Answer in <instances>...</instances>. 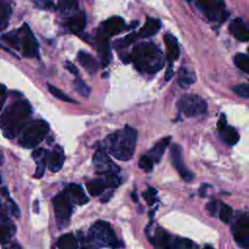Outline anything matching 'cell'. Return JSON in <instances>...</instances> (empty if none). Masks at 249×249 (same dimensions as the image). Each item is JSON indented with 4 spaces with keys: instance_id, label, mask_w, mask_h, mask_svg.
Listing matches in <instances>:
<instances>
[{
    "instance_id": "obj_1",
    "label": "cell",
    "mask_w": 249,
    "mask_h": 249,
    "mask_svg": "<svg viewBox=\"0 0 249 249\" xmlns=\"http://www.w3.org/2000/svg\"><path fill=\"white\" fill-rule=\"evenodd\" d=\"M32 113L27 100H16L9 104L1 115V128L5 137L13 139L18 136Z\"/></svg>"
},
{
    "instance_id": "obj_2",
    "label": "cell",
    "mask_w": 249,
    "mask_h": 249,
    "mask_svg": "<svg viewBox=\"0 0 249 249\" xmlns=\"http://www.w3.org/2000/svg\"><path fill=\"white\" fill-rule=\"evenodd\" d=\"M136 140L137 131L125 125L123 129L108 135L104 140V145L107 152L113 158L121 161H126L134 155Z\"/></svg>"
},
{
    "instance_id": "obj_3",
    "label": "cell",
    "mask_w": 249,
    "mask_h": 249,
    "mask_svg": "<svg viewBox=\"0 0 249 249\" xmlns=\"http://www.w3.org/2000/svg\"><path fill=\"white\" fill-rule=\"evenodd\" d=\"M130 59L141 73L156 74L163 67V56L160 48L152 42H142L132 50Z\"/></svg>"
},
{
    "instance_id": "obj_4",
    "label": "cell",
    "mask_w": 249,
    "mask_h": 249,
    "mask_svg": "<svg viewBox=\"0 0 249 249\" xmlns=\"http://www.w3.org/2000/svg\"><path fill=\"white\" fill-rule=\"evenodd\" d=\"M2 38L10 46L18 51H20L22 55L25 57L31 58L37 56L38 54V42L26 23H24L18 30H13L7 34H4Z\"/></svg>"
},
{
    "instance_id": "obj_5",
    "label": "cell",
    "mask_w": 249,
    "mask_h": 249,
    "mask_svg": "<svg viewBox=\"0 0 249 249\" xmlns=\"http://www.w3.org/2000/svg\"><path fill=\"white\" fill-rule=\"evenodd\" d=\"M49 130L50 126L47 122L43 120L30 121L18 134V144L27 149L34 148L47 137Z\"/></svg>"
},
{
    "instance_id": "obj_6",
    "label": "cell",
    "mask_w": 249,
    "mask_h": 249,
    "mask_svg": "<svg viewBox=\"0 0 249 249\" xmlns=\"http://www.w3.org/2000/svg\"><path fill=\"white\" fill-rule=\"evenodd\" d=\"M89 241L96 247H121V242L118 240L115 231H113L110 224L105 221H97L94 223L89 231Z\"/></svg>"
},
{
    "instance_id": "obj_7",
    "label": "cell",
    "mask_w": 249,
    "mask_h": 249,
    "mask_svg": "<svg viewBox=\"0 0 249 249\" xmlns=\"http://www.w3.org/2000/svg\"><path fill=\"white\" fill-rule=\"evenodd\" d=\"M150 241L158 249H192L193 242L190 239L181 237H172L164 230L158 228L155 233L150 237Z\"/></svg>"
},
{
    "instance_id": "obj_8",
    "label": "cell",
    "mask_w": 249,
    "mask_h": 249,
    "mask_svg": "<svg viewBox=\"0 0 249 249\" xmlns=\"http://www.w3.org/2000/svg\"><path fill=\"white\" fill-rule=\"evenodd\" d=\"M178 110L187 117L202 115L207 110L206 101L196 94H185L177 102Z\"/></svg>"
},
{
    "instance_id": "obj_9",
    "label": "cell",
    "mask_w": 249,
    "mask_h": 249,
    "mask_svg": "<svg viewBox=\"0 0 249 249\" xmlns=\"http://www.w3.org/2000/svg\"><path fill=\"white\" fill-rule=\"evenodd\" d=\"M231 232L235 242L242 248L249 247V214L239 212L233 219Z\"/></svg>"
},
{
    "instance_id": "obj_10",
    "label": "cell",
    "mask_w": 249,
    "mask_h": 249,
    "mask_svg": "<svg viewBox=\"0 0 249 249\" xmlns=\"http://www.w3.org/2000/svg\"><path fill=\"white\" fill-rule=\"evenodd\" d=\"M197 9L211 21L223 22L228 18V12L223 1H197Z\"/></svg>"
},
{
    "instance_id": "obj_11",
    "label": "cell",
    "mask_w": 249,
    "mask_h": 249,
    "mask_svg": "<svg viewBox=\"0 0 249 249\" xmlns=\"http://www.w3.org/2000/svg\"><path fill=\"white\" fill-rule=\"evenodd\" d=\"M53 210L57 223L64 227L67 225L70 220L72 211H73V203L66 196L64 191L60 192L53 197Z\"/></svg>"
},
{
    "instance_id": "obj_12",
    "label": "cell",
    "mask_w": 249,
    "mask_h": 249,
    "mask_svg": "<svg viewBox=\"0 0 249 249\" xmlns=\"http://www.w3.org/2000/svg\"><path fill=\"white\" fill-rule=\"evenodd\" d=\"M92 164L94 170L98 174L110 175V174H117L120 170L119 166H117L109 158L108 154L106 153L104 148H99L95 152L92 158Z\"/></svg>"
},
{
    "instance_id": "obj_13",
    "label": "cell",
    "mask_w": 249,
    "mask_h": 249,
    "mask_svg": "<svg viewBox=\"0 0 249 249\" xmlns=\"http://www.w3.org/2000/svg\"><path fill=\"white\" fill-rule=\"evenodd\" d=\"M170 160L172 165L176 168L183 180L190 182L195 177L194 173L184 165L182 148L178 144H173L170 148Z\"/></svg>"
},
{
    "instance_id": "obj_14",
    "label": "cell",
    "mask_w": 249,
    "mask_h": 249,
    "mask_svg": "<svg viewBox=\"0 0 249 249\" xmlns=\"http://www.w3.org/2000/svg\"><path fill=\"white\" fill-rule=\"evenodd\" d=\"M124 18L118 16H114L100 24L98 34H101L106 38H109L111 36H114L120 33L124 29Z\"/></svg>"
},
{
    "instance_id": "obj_15",
    "label": "cell",
    "mask_w": 249,
    "mask_h": 249,
    "mask_svg": "<svg viewBox=\"0 0 249 249\" xmlns=\"http://www.w3.org/2000/svg\"><path fill=\"white\" fill-rule=\"evenodd\" d=\"M63 191L66 194V196L69 197V199L72 201L73 204L83 205V204L88 203V201H89V198L86 196L84 189L79 184L72 183V184L68 185Z\"/></svg>"
},
{
    "instance_id": "obj_16",
    "label": "cell",
    "mask_w": 249,
    "mask_h": 249,
    "mask_svg": "<svg viewBox=\"0 0 249 249\" xmlns=\"http://www.w3.org/2000/svg\"><path fill=\"white\" fill-rule=\"evenodd\" d=\"M64 159H65V156H64L63 149L59 145H56L53 149V151L49 153L48 161H47L48 168L53 172H58L63 165Z\"/></svg>"
},
{
    "instance_id": "obj_17",
    "label": "cell",
    "mask_w": 249,
    "mask_h": 249,
    "mask_svg": "<svg viewBox=\"0 0 249 249\" xmlns=\"http://www.w3.org/2000/svg\"><path fill=\"white\" fill-rule=\"evenodd\" d=\"M231 34L237 40L249 41V28L241 18H234L229 26Z\"/></svg>"
},
{
    "instance_id": "obj_18",
    "label": "cell",
    "mask_w": 249,
    "mask_h": 249,
    "mask_svg": "<svg viewBox=\"0 0 249 249\" xmlns=\"http://www.w3.org/2000/svg\"><path fill=\"white\" fill-rule=\"evenodd\" d=\"M49 151L45 150L43 148L36 149L32 153V158L36 162V171L34 174V177L37 179H40L43 177L46 166L48 165V156H49Z\"/></svg>"
},
{
    "instance_id": "obj_19",
    "label": "cell",
    "mask_w": 249,
    "mask_h": 249,
    "mask_svg": "<svg viewBox=\"0 0 249 249\" xmlns=\"http://www.w3.org/2000/svg\"><path fill=\"white\" fill-rule=\"evenodd\" d=\"M97 53L101 61V66L106 67L110 63L111 51L108 38L101 34H98L97 36Z\"/></svg>"
},
{
    "instance_id": "obj_20",
    "label": "cell",
    "mask_w": 249,
    "mask_h": 249,
    "mask_svg": "<svg viewBox=\"0 0 249 249\" xmlns=\"http://www.w3.org/2000/svg\"><path fill=\"white\" fill-rule=\"evenodd\" d=\"M163 41L166 47V57L169 61V63H172L174 60H176L179 57L180 49L178 45V41L175 38L174 35L170 33H166L163 36Z\"/></svg>"
},
{
    "instance_id": "obj_21",
    "label": "cell",
    "mask_w": 249,
    "mask_h": 249,
    "mask_svg": "<svg viewBox=\"0 0 249 249\" xmlns=\"http://www.w3.org/2000/svg\"><path fill=\"white\" fill-rule=\"evenodd\" d=\"M160 27H161V23H160V19L147 17L144 25L140 28V30H139L137 35L140 38L152 37V36L156 35L159 32Z\"/></svg>"
},
{
    "instance_id": "obj_22",
    "label": "cell",
    "mask_w": 249,
    "mask_h": 249,
    "mask_svg": "<svg viewBox=\"0 0 249 249\" xmlns=\"http://www.w3.org/2000/svg\"><path fill=\"white\" fill-rule=\"evenodd\" d=\"M16 233V226L14 223L2 212L1 215V227H0V237L1 243L10 241L11 237Z\"/></svg>"
},
{
    "instance_id": "obj_23",
    "label": "cell",
    "mask_w": 249,
    "mask_h": 249,
    "mask_svg": "<svg viewBox=\"0 0 249 249\" xmlns=\"http://www.w3.org/2000/svg\"><path fill=\"white\" fill-rule=\"evenodd\" d=\"M170 140H171L170 136L163 137L159 142H157L156 145H154V147L150 150L148 155L153 159L154 162L158 163L160 161L163 153L165 152L166 148L168 147V145L170 143Z\"/></svg>"
},
{
    "instance_id": "obj_24",
    "label": "cell",
    "mask_w": 249,
    "mask_h": 249,
    "mask_svg": "<svg viewBox=\"0 0 249 249\" xmlns=\"http://www.w3.org/2000/svg\"><path fill=\"white\" fill-rule=\"evenodd\" d=\"M78 60L80 64L89 73L90 75H94L98 70V63L97 61L88 53L80 51L78 53Z\"/></svg>"
},
{
    "instance_id": "obj_25",
    "label": "cell",
    "mask_w": 249,
    "mask_h": 249,
    "mask_svg": "<svg viewBox=\"0 0 249 249\" xmlns=\"http://www.w3.org/2000/svg\"><path fill=\"white\" fill-rule=\"evenodd\" d=\"M66 27L73 33H80L86 26V16L84 13L74 15L65 21Z\"/></svg>"
},
{
    "instance_id": "obj_26",
    "label": "cell",
    "mask_w": 249,
    "mask_h": 249,
    "mask_svg": "<svg viewBox=\"0 0 249 249\" xmlns=\"http://www.w3.org/2000/svg\"><path fill=\"white\" fill-rule=\"evenodd\" d=\"M106 188H107V185L105 183V180L101 178L93 179L87 184V190L89 194L93 196L103 194Z\"/></svg>"
},
{
    "instance_id": "obj_27",
    "label": "cell",
    "mask_w": 249,
    "mask_h": 249,
    "mask_svg": "<svg viewBox=\"0 0 249 249\" xmlns=\"http://www.w3.org/2000/svg\"><path fill=\"white\" fill-rule=\"evenodd\" d=\"M196 82V74L186 68H181L178 71V83L181 88H188Z\"/></svg>"
},
{
    "instance_id": "obj_28",
    "label": "cell",
    "mask_w": 249,
    "mask_h": 249,
    "mask_svg": "<svg viewBox=\"0 0 249 249\" xmlns=\"http://www.w3.org/2000/svg\"><path fill=\"white\" fill-rule=\"evenodd\" d=\"M220 134H221V137L223 138V140L229 144V145H234L238 142V139H239V134L237 133V131L231 127V126H229L227 125L225 128H223L221 131H220Z\"/></svg>"
},
{
    "instance_id": "obj_29",
    "label": "cell",
    "mask_w": 249,
    "mask_h": 249,
    "mask_svg": "<svg viewBox=\"0 0 249 249\" xmlns=\"http://www.w3.org/2000/svg\"><path fill=\"white\" fill-rule=\"evenodd\" d=\"M58 249H76L77 248V240L74 234L65 233L62 234L57 240Z\"/></svg>"
},
{
    "instance_id": "obj_30",
    "label": "cell",
    "mask_w": 249,
    "mask_h": 249,
    "mask_svg": "<svg viewBox=\"0 0 249 249\" xmlns=\"http://www.w3.org/2000/svg\"><path fill=\"white\" fill-rule=\"evenodd\" d=\"M234 64L243 72L249 74V54L237 53L233 58Z\"/></svg>"
},
{
    "instance_id": "obj_31",
    "label": "cell",
    "mask_w": 249,
    "mask_h": 249,
    "mask_svg": "<svg viewBox=\"0 0 249 249\" xmlns=\"http://www.w3.org/2000/svg\"><path fill=\"white\" fill-rule=\"evenodd\" d=\"M11 13H12V9L10 7V4L2 1L1 5H0V23H1V29H5V27L7 26V22L9 20Z\"/></svg>"
},
{
    "instance_id": "obj_32",
    "label": "cell",
    "mask_w": 249,
    "mask_h": 249,
    "mask_svg": "<svg viewBox=\"0 0 249 249\" xmlns=\"http://www.w3.org/2000/svg\"><path fill=\"white\" fill-rule=\"evenodd\" d=\"M47 88L49 89V91L57 99L64 101V102H70V103H75L76 101L72 98H70L69 96H67L62 90H60L59 89H57L56 87L51 85V84H47Z\"/></svg>"
},
{
    "instance_id": "obj_33",
    "label": "cell",
    "mask_w": 249,
    "mask_h": 249,
    "mask_svg": "<svg viewBox=\"0 0 249 249\" xmlns=\"http://www.w3.org/2000/svg\"><path fill=\"white\" fill-rule=\"evenodd\" d=\"M232 214L233 213L231 206L224 203L221 204V207L219 209V218L223 223L229 224L232 219Z\"/></svg>"
},
{
    "instance_id": "obj_34",
    "label": "cell",
    "mask_w": 249,
    "mask_h": 249,
    "mask_svg": "<svg viewBox=\"0 0 249 249\" xmlns=\"http://www.w3.org/2000/svg\"><path fill=\"white\" fill-rule=\"evenodd\" d=\"M58 6L60 12L66 15L72 14L78 9V3L76 1H59Z\"/></svg>"
},
{
    "instance_id": "obj_35",
    "label": "cell",
    "mask_w": 249,
    "mask_h": 249,
    "mask_svg": "<svg viewBox=\"0 0 249 249\" xmlns=\"http://www.w3.org/2000/svg\"><path fill=\"white\" fill-rule=\"evenodd\" d=\"M74 88H75V89H76L81 95H83V96H85V97H87V96L89 95L90 89L86 85V83H85L82 79H80V78H78V77L74 80Z\"/></svg>"
},
{
    "instance_id": "obj_36",
    "label": "cell",
    "mask_w": 249,
    "mask_h": 249,
    "mask_svg": "<svg viewBox=\"0 0 249 249\" xmlns=\"http://www.w3.org/2000/svg\"><path fill=\"white\" fill-rule=\"evenodd\" d=\"M138 165L140 168H142L143 170H145L146 172H150L153 169L154 166V160L153 159L149 156V155H143L140 159H139V162Z\"/></svg>"
},
{
    "instance_id": "obj_37",
    "label": "cell",
    "mask_w": 249,
    "mask_h": 249,
    "mask_svg": "<svg viewBox=\"0 0 249 249\" xmlns=\"http://www.w3.org/2000/svg\"><path fill=\"white\" fill-rule=\"evenodd\" d=\"M137 36H138L137 34H135L134 32H132V33L126 35L125 37L119 39L118 41H116V42L114 43L115 48H119V49H120V48H125V47L129 46L132 42H134V40H135V38H136Z\"/></svg>"
},
{
    "instance_id": "obj_38",
    "label": "cell",
    "mask_w": 249,
    "mask_h": 249,
    "mask_svg": "<svg viewBox=\"0 0 249 249\" xmlns=\"http://www.w3.org/2000/svg\"><path fill=\"white\" fill-rule=\"evenodd\" d=\"M232 90L237 95L249 99V84H240L232 88Z\"/></svg>"
},
{
    "instance_id": "obj_39",
    "label": "cell",
    "mask_w": 249,
    "mask_h": 249,
    "mask_svg": "<svg viewBox=\"0 0 249 249\" xmlns=\"http://www.w3.org/2000/svg\"><path fill=\"white\" fill-rule=\"evenodd\" d=\"M156 196H157V190L153 187H149L147 191L142 193V196L147 201L149 205H152L156 202Z\"/></svg>"
},
{
    "instance_id": "obj_40",
    "label": "cell",
    "mask_w": 249,
    "mask_h": 249,
    "mask_svg": "<svg viewBox=\"0 0 249 249\" xmlns=\"http://www.w3.org/2000/svg\"><path fill=\"white\" fill-rule=\"evenodd\" d=\"M104 180H105V183L107 185V188H116L122 183L121 178L117 174L106 175Z\"/></svg>"
},
{
    "instance_id": "obj_41",
    "label": "cell",
    "mask_w": 249,
    "mask_h": 249,
    "mask_svg": "<svg viewBox=\"0 0 249 249\" xmlns=\"http://www.w3.org/2000/svg\"><path fill=\"white\" fill-rule=\"evenodd\" d=\"M221 204H222V203H221L220 201L212 200V201H210V202H208V203H207V205H206V209H207V211H208L210 214L215 215V214L217 213V211H219L218 209H220Z\"/></svg>"
},
{
    "instance_id": "obj_42",
    "label": "cell",
    "mask_w": 249,
    "mask_h": 249,
    "mask_svg": "<svg viewBox=\"0 0 249 249\" xmlns=\"http://www.w3.org/2000/svg\"><path fill=\"white\" fill-rule=\"evenodd\" d=\"M9 209H10V212H11V214H12L13 216H15L16 218H19V216H20L19 209H18V205L16 204V202H14L12 199H10Z\"/></svg>"
},
{
    "instance_id": "obj_43",
    "label": "cell",
    "mask_w": 249,
    "mask_h": 249,
    "mask_svg": "<svg viewBox=\"0 0 249 249\" xmlns=\"http://www.w3.org/2000/svg\"><path fill=\"white\" fill-rule=\"evenodd\" d=\"M64 67L66 68V70H68V71H69L71 74H73L74 76L77 77V76L79 75V71H78L77 67H76L75 64H73L72 62L66 60V61L64 62Z\"/></svg>"
},
{
    "instance_id": "obj_44",
    "label": "cell",
    "mask_w": 249,
    "mask_h": 249,
    "mask_svg": "<svg viewBox=\"0 0 249 249\" xmlns=\"http://www.w3.org/2000/svg\"><path fill=\"white\" fill-rule=\"evenodd\" d=\"M2 249H21L20 245L14 241H8L2 244Z\"/></svg>"
},
{
    "instance_id": "obj_45",
    "label": "cell",
    "mask_w": 249,
    "mask_h": 249,
    "mask_svg": "<svg viewBox=\"0 0 249 249\" xmlns=\"http://www.w3.org/2000/svg\"><path fill=\"white\" fill-rule=\"evenodd\" d=\"M227 125H228V124H227V119H226L225 115L222 114L221 117H220V119H219V121H218V123H217V127H218L219 131H221V130H222L223 128H225Z\"/></svg>"
},
{
    "instance_id": "obj_46",
    "label": "cell",
    "mask_w": 249,
    "mask_h": 249,
    "mask_svg": "<svg viewBox=\"0 0 249 249\" xmlns=\"http://www.w3.org/2000/svg\"><path fill=\"white\" fill-rule=\"evenodd\" d=\"M173 76V67H172V63H169L166 71H165V74H164V78L166 81H168L171 77Z\"/></svg>"
},
{
    "instance_id": "obj_47",
    "label": "cell",
    "mask_w": 249,
    "mask_h": 249,
    "mask_svg": "<svg viewBox=\"0 0 249 249\" xmlns=\"http://www.w3.org/2000/svg\"><path fill=\"white\" fill-rule=\"evenodd\" d=\"M112 196H113V192H108V193H105L103 196H102V197H101V201L102 202H107L108 200H110V198L112 197Z\"/></svg>"
},
{
    "instance_id": "obj_48",
    "label": "cell",
    "mask_w": 249,
    "mask_h": 249,
    "mask_svg": "<svg viewBox=\"0 0 249 249\" xmlns=\"http://www.w3.org/2000/svg\"><path fill=\"white\" fill-rule=\"evenodd\" d=\"M5 96H6V88L4 85H2V90H1V103H2V106L5 102Z\"/></svg>"
},
{
    "instance_id": "obj_49",
    "label": "cell",
    "mask_w": 249,
    "mask_h": 249,
    "mask_svg": "<svg viewBox=\"0 0 249 249\" xmlns=\"http://www.w3.org/2000/svg\"><path fill=\"white\" fill-rule=\"evenodd\" d=\"M131 197L133 198V200L136 202L138 199H137V196H136V194L135 193H133V194H131Z\"/></svg>"
},
{
    "instance_id": "obj_50",
    "label": "cell",
    "mask_w": 249,
    "mask_h": 249,
    "mask_svg": "<svg viewBox=\"0 0 249 249\" xmlns=\"http://www.w3.org/2000/svg\"><path fill=\"white\" fill-rule=\"evenodd\" d=\"M204 249H213V248H212L210 245H205V246H204Z\"/></svg>"
},
{
    "instance_id": "obj_51",
    "label": "cell",
    "mask_w": 249,
    "mask_h": 249,
    "mask_svg": "<svg viewBox=\"0 0 249 249\" xmlns=\"http://www.w3.org/2000/svg\"><path fill=\"white\" fill-rule=\"evenodd\" d=\"M82 249H89V248H82Z\"/></svg>"
},
{
    "instance_id": "obj_52",
    "label": "cell",
    "mask_w": 249,
    "mask_h": 249,
    "mask_svg": "<svg viewBox=\"0 0 249 249\" xmlns=\"http://www.w3.org/2000/svg\"><path fill=\"white\" fill-rule=\"evenodd\" d=\"M248 53H249V48H248Z\"/></svg>"
}]
</instances>
